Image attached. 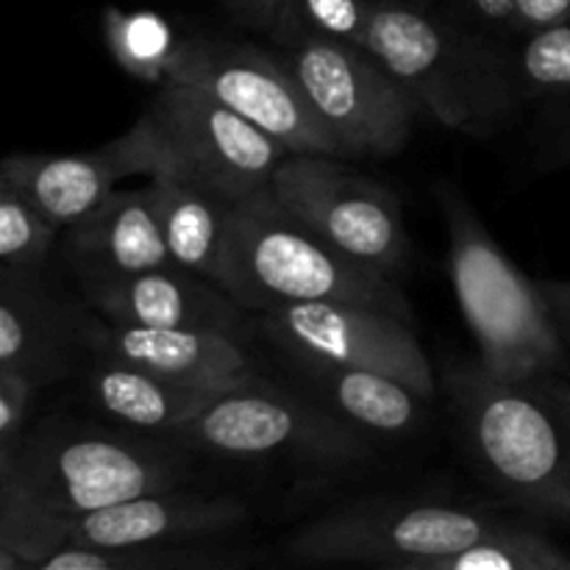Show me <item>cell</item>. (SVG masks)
<instances>
[{"instance_id": "obj_1", "label": "cell", "mask_w": 570, "mask_h": 570, "mask_svg": "<svg viewBox=\"0 0 570 570\" xmlns=\"http://www.w3.org/2000/svg\"><path fill=\"white\" fill-rule=\"evenodd\" d=\"M217 284L245 312L340 301L410 321V304L393 276L317 237L273 198L271 189L239 200L234 209Z\"/></svg>"}, {"instance_id": "obj_2", "label": "cell", "mask_w": 570, "mask_h": 570, "mask_svg": "<svg viewBox=\"0 0 570 570\" xmlns=\"http://www.w3.org/2000/svg\"><path fill=\"white\" fill-rule=\"evenodd\" d=\"M440 204L449 228L451 284L482 367L515 384L549 379L566 362L568 343L540 284L518 271L460 193L443 189Z\"/></svg>"}, {"instance_id": "obj_3", "label": "cell", "mask_w": 570, "mask_h": 570, "mask_svg": "<svg viewBox=\"0 0 570 570\" xmlns=\"http://www.w3.org/2000/svg\"><path fill=\"white\" fill-rule=\"evenodd\" d=\"M445 387L476 465L527 510L570 523V429L540 384L476 362L445 373Z\"/></svg>"}, {"instance_id": "obj_4", "label": "cell", "mask_w": 570, "mask_h": 570, "mask_svg": "<svg viewBox=\"0 0 570 570\" xmlns=\"http://www.w3.org/2000/svg\"><path fill=\"white\" fill-rule=\"evenodd\" d=\"M187 479L189 462L181 454L61 421L37 423L17 449L0 451V482L67 521L178 490Z\"/></svg>"}, {"instance_id": "obj_5", "label": "cell", "mask_w": 570, "mask_h": 570, "mask_svg": "<svg viewBox=\"0 0 570 570\" xmlns=\"http://www.w3.org/2000/svg\"><path fill=\"white\" fill-rule=\"evenodd\" d=\"M137 126L156 154V176H173L228 200L271 187L289 150L193 83L167 78Z\"/></svg>"}, {"instance_id": "obj_6", "label": "cell", "mask_w": 570, "mask_h": 570, "mask_svg": "<svg viewBox=\"0 0 570 570\" xmlns=\"http://www.w3.org/2000/svg\"><path fill=\"white\" fill-rule=\"evenodd\" d=\"M276 45L340 156L379 159L404 148L417 104L371 53L301 28Z\"/></svg>"}, {"instance_id": "obj_7", "label": "cell", "mask_w": 570, "mask_h": 570, "mask_svg": "<svg viewBox=\"0 0 570 570\" xmlns=\"http://www.w3.org/2000/svg\"><path fill=\"white\" fill-rule=\"evenodd\" d=\"M507 523L471 507L434 501H362L306 523L289 554L306 566H410L454 554Z\"/></svg>"}, {"instance_id": "obj_8", "label": "cell", "mask_w": 570, "mask_h": 570, "mask_svg": "<svg viewBox=\"0 0 570 570\" xmlns=\"http://www.w3.org/2000/svg\"><path fill=\"white\" fill-rule=\"evenodd\" d=\"M173 440L178 449L232 460L289 454L323 465H354L367 456L360 429L337 412L262 387L259 379L223 390Z\"/></svg>"}, {"instance_id": "obj_9", "label": "cell", "mask_w": 570, "mask_h": 570, "mask_svg": "<svg viewBox=\"0 0 570 570\" xmlns=\"http://www.w3.org/2000/svg\"><path fill=\"white\" fill-rule=\"evenodd\" d=\"M306 228L387 276L406 265L404 215L390 189L340 165L337 156L289 154L267 187Z\"/></svg>"}, {"instance_id": "obj_10", "label": "cell", "mask_w": 570, "mask_h": 570, "mask_svg": "<svg viewBox=\"0 0 570 570\" xmlns=\"http://www.w3.org/2000/svg\"><path fill=\"white\" fill-rule=\"evenodd\" d=\"M170 78L204 89L289 154L340 156L332 134L276 53L228 39H181Z\"/></svg>"}, {"instance_id": "obj_11", "label": "cell", "mask_w": 570, "mask_h": 570, "mask_svg": "<svg viewBox=\"0 0 570 570\" xmlns=\"http://www.w3.org/2000/svg\"><path fill=\"white\" fill-rule=\"evenodd\" d=\"M259 328L284 354L367 367L434 399V371L404 317L373 306L317 301L259 312Z\"/></svg>"}, {"instance_id": "obj_12", "label": "cell", "mask_w": 570, "mask_h": 570, "mask_svg": "<svg viewBox=\"0 0 570 570\" xmlns=\"http://www.w3.org/2000/svg\"><path fill=\"white\" fill-rule=\"evenodd\" d=\"M360 48L371 53L417 106L443 126L462 128L473 120L468 100V61L460 45L426 11L401 0H371Z\"/></svg>"}, {"instance_id": "obj_13", "label": "cell", "mask_w": 570, "mask_h": 570, "mask_svg": "<svg viewBox=\"0 0 570 570\" xmlns=\"http://www.w3.org/2000/svg\"><path fill=\"white\" fill-rule=\"evenodd\" d=\"M156 154L134 122L122 137L78 154H11L0 161V181L20 189L65 232L98 209L131 176H156Z\"/></svg>"}, {"instance_id": "obj_14", "label": "cell", "mask_w": 570, "mask_h": 570, "mask_svg": "<svg viewBox=\"0 0 570 570\" xmlns=\"http://www.w3.org/2000/svg\"><path fill=\"white\" fill-rule=\"evenodd\" d=\"M248 518L245 501L234 495H198L178 488L76 518L67 549L195 546L234 532Z\"/></svg>"}, {"instance_id": "obj_15", "label": "cell", "mask_w": 570, "mask_h": 570, "mask_svg": "<svg viewBox=\"0 0 570 570\" xmlns=\"http://www.w3.org/2000/svg\"><path fill=\"white\" fill-rule=\"evenodd\" d=\"M83 301L109 323L145 328H204L243 337V306L217 282L170 265L81 284Z\"/></svg>"}, {"instance_id": "obj_16", "label": "cell", "mask_w": 570, "mask_h": 570, "mask_svg": "<svg viewBox=\"0 0 570 570\" xmlns=\"http://www.w3.org/2000/svg\"><path fill=\"white\" fill-rule=\"evenodd\" d=\"M87 348L131 362L184 387L232 390L256 379L243 337L226 332L122 326L95 315Z\"/></svg>"}, {"instance_id": "obj_17", "label": "cell", "mask_w": 570, "mask_h": 570, "mask_svg": "<svg viewBox=\"0 0 570 570\" xmlns=\"http://www.w3.org/2000/svg\"><path fill=\"white\" fill-rule=\"evenodd\" d=\"M92 309L65 304L39 276L0 273V367H11L48 387L87 356Z\"/></svg>"}, {"instance_id": "obj_18", "label": "cell", "mask_w": 570, "mask_h": 570, "mask_svg": "<svg viewBox=\"0 0 570 570\" xmlns=\"http://www.w3.org/2000/svg\"><path fill=\"white\" fill-rule=\"evenodd\" d=\"M61 250L78 284L173 265L148 184L115 193L98 209L65 228Z\"/></svg>"}, {"instance_id": "obj_19", "label": "cell", "mask_w": 570, "mask_h": 570, "mask_svg": "<svg viewBox=\"0 0 570 570\" xmlns=\"http://www.w3.org/2000/svg\"><path fill=\"white\" fill-rule=\"evenodd\" d=\"M78 373L87 401H92L115 423L145 434L176 438L215 395L223 393V390L184 387L131 362L95 351H89Z\"/></svg>"}, {"instance_id": "obj_20", "label": "cell", "mask_w": 570, "mask_h": 570, "mask_svg": "<svg viewBox=\"0 0 570 570\" xmlns=\"http://www.w3.org/2000/svg\"><path fill=\"white\" fill-rule=\"evenodd\" d=\"M295 371L326 399L328 410L360 432L404 434L423 421L426 395L367 367H345L317 356L287 354Z\"/></svg>"}, {"instance_id": "obj_21", "label": "cell", "mask_w": 570, "mask_h": 570, "mask_svg": "<svg viewBox=\"0 0 570 570\" xmlns=\"http://www.w3.org/2000/svg\"><path fill=\"white\" fill-rule=\"evenodd\" d=\"M173 265L217 282L237 200L173 176L148 181Z\"/></svg>"}, {"instance_id": "obj_22", "label": "cell", "mask_w": 570, "mask_h": 570, "mask_svg": "<svg viewBox=\"0 0 570 570\" xmlns=\"http://www.w3.org/2000/svg\"><path fill=\"white\" fill-rule=\"evenodd\" d=\"M104 33L109 53L131 78L145 83H165L181 39L170 22L156 11H122L117 6L104 11Z\"/></svg>"}, {"instance_id": "obj_23", "label": "cell", "mask_w": 570, "mask_h": 570, "mask_svg": "<svg viewBox=\"0 0 570 570\" xmlns=\"http://www.w3.org/2000/svg\"><path fill=\"white\" fill-rule=\"evenodd\" d=\"M232 551L195 546H139V549H65L39 570H237Z\"/></svg>"}, {"instance_id": "obj_24", "label": "cell", "mask_w": 570, "mask_h": 570, "mask_svg": "<svg viewBox=\"0 0 570 570\" xmlns=\"http://www.w3.org/2000/svg\"><path fill=\"white\" fill-rule=\"evenodd\" d=\"M566 562L568 554H562L549 538L529 529L507 527L504 532L490 534L454 554L379 570H566Z\"/></svg>"}, {"instance_id": "obj_25", "label": "cell", "mask_w": 570, "mask_h": 570, "mask_svg": "<svg viewBox=\"0 0 570 570\" xmlns=\"http://www.w3.org/2000/svg\"><path fill=\"white\" fill-rule=\"evenodd\" d=\"M59 234L61 228L20 189L0 181V273L39 276Z\"/></svg>"}, {"instance_id": "obj_26", "label": "cell", "mask_w": 570, "mask_h": 570, "mask_svg": "<svg viewBox=\"0 0 570 570\" xmlns=\"http://www.w3.org/2000/svg\"><path fill=\"white\" fill-rule=\"evenodd\" d=\"M521 70L534 92L570 95V22L534 31L523 45Z\"/></svg>"}, {"instance_id": "obj_27", "label": "cell", "mask_w": 570, "mask_h": 570, "mask_svg": "<svg viewBox=\"0 0 570 570\" xmlns=\"http://www.w3.org/2000/svg\"><path fill=\"white\" fill-rule=\"evenodd\" d=\"M367 11H371V0H293V22L284 33L301 28V31L321 33V37L340 39V42L360 48L367 26Z\"/></svg>"}, {"instance_id": "obj_28", "label": "cell", "mask_w": 570, "mask_h": 570, "mask_svg": "<svg viewBox=\"0 0 570 570\" xmlns=\"http://www.w3.org/2000/svg\"><path fill=\"white\" fill-rule=\"evenodd\" d=\"M42 384L11 367H0V451H11L22 443L31 429L33 401Z\"/></svg>"}, {"instance_id": "obj_29", "label": "cell", "mask_w": 570, "mask_h": 570, "mask_svg": "<svg viewBox=\"0 0 570 570\" xmlns=\"http://www.w3.org/2000/svg\"><path fill=\"white\" fill-rule=\"evenodd\" d=\"M223 3L239 22L271 33L273 39L282 37L293 22V0H223Z\"/></svg>"}, {"instance_id": "obj_30", "label": "cell", "mask_w": 570, "mask_h": 570, "mask_svg": "<svg viewBox=\"0 0 570 570\" xmlns=\"http://www.w3.org/2000/svg\"><path fill=\"white\" fill-rule=\"evenodd\" d=\"M570 22V0H515V22L521 31H543V28Z\"/></svg>"}, {"instance_id": "obj_31", "label": "cell", "mask_w": 570, "mask_h": 570, "mask_svg": "<svg viewBox=\"0 0 570 570\" xmlns=\"http://www.w3.org/2000/svg\"><path fill=\"white\" fill-rule=\"evenodd\" d=\"M540 284L546 304H549L551 315H554L557 328H560L562 340L570 345V282H557V278H546Z\"/></svg>"}, {"instance_id": "obj_32", "label": "cell", "mask_w": 570, "mask_h": 570, "mask_svg": "<svg viewBox=\"0 0 570 570\" xmlns=\"http://www.w3.org/2000/svg\"><path fill=\"white\" fill-rule=\"evenodd\" d=\"M471 6L488 22H515V0H471Z\"/></svg>"}, {"instance_id": "obj_33", "label": "cell", "mask_w": 570, "mask_h": 570, "mask_svg": "<svg viewBox=\"0 0 570 570\" xmlns=\"http://www.w3.org/2000/svg\"><path fill=\"white\" fill-rule=\"evenodd\" d=\"M540 390H543L546 399L551 401V406H554L557 412L562 415V421L568 423L570 429V387H566V384H554V382H546V379H540Z\"/></svg>"}, {"instance_id": "obj_34", "label": "cell", "mask_w": 570, "mask_h": 570, "mask_svg": "<svg viewBox=\"0 0 570 570\" xmlns=\"http://www.w3.org/2000/svg\"><path fill=\"white\" fill-rule=\"evenodd\" d=\"M39 566H42V562H33L28 560V557L0 546V570H39Z\"/></svg>"}, {"instance_id": "obj_35", "label": "cell", "mask_w": 570, "mask_h": 570, "mask_svg": "<svg viewBox=\"0 0 570 570\" xmlns=\"http://www.w3.org/2000/svg\"><path fill=\"white\" fill-rule=\"evenodd\" d=\"M566 570H570V554H568V562H566Z\"/></svg>"}]
</instances>
